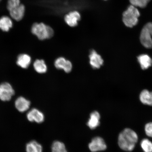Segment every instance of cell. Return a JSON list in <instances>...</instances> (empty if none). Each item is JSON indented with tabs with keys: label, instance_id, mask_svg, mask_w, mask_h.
Segmentation results:
<instances>
[{
	"label": "cell",
	"instance_id": "cell-1",
	"mask_svg": "<svg viewBox=\"0 0 152 152\" xmlns=\"http://www.w3.org/2000/svg\"><path fill=\"white\" fill-rule=\"evenodd\" d=\"M138 140L136 133L132 129L126 128L119 134L118 144L121 149L126 151H131L134 149Z\"/></svg>",
	"mask_w": 152,
	"mask_h": 152
},
{
	"label": "cell",
	"instance_id": "cell-2",
	"mask_svg": "<svg viewBox=\"0 0 152 152\" xmlns=\"http://www.w3.org/2000/svg\"><path fill=\"white\" fill-rule=\"evenodd\" d=\"M31 31L34 35L41 40L50 39L54 34L53 28L43 23H34L32 26Z\"/></svg>",
	"mask_w": 152,
	"mask_h": 152
},
{
	"label": "cell",
	"instance_id": "cell-3",
	"mask_svg": "<svg viewBox=\"0 0 152 152\" xmlns=\"http://www.w3.org/2000/svg\"><path fill=\"white\" fill-rule=\"evenodd\" d=\"M140 15L139 11L137 7L131 5L123 13V23L127 27L132 28L137 24Z\"/></svg>",
	"mask_w": 152,
	"mask_h": 152
},
{
	"label": "cell",
	"instance_id": "cell-4",
	"mask_svg": "<svg viewBox=\"0 0 152 152\" xmlns=\"http://www.w3.org/2000/svg\"><path fill=\"white\" fill-rule=\"evenodd\" d=\"M15 91L8 83L0 84V99L4 102L9 101L15 94Z\"/></svg>",
	"mask_w": 152,
	"mask_h": 152
},
{
	"label": "cell",
	"instance_id": "cell-5",
	"mask_svg": "<svg viewBox=\"0 0 152 152\" xmlns=\"http://www.w3.org/2000/svg\"><path fill=\"white\" fill-rule=\"evenodd\" d=\"M90 151L92 152L104 151L107 148L105 142L101 137H96L93 138L88 145Z\"/></svg>",
	"mask_w": 152,
	"mask_h": 152
},
{
	"label": "cell",
	"instance_id": "cell-6",
	"mask_svg": "<svg viewBox=\"0 0 152 152\" xmlns=\"http://www.w3.org/2000/svg\"><path fill=\"white\" fill-rule=\"evenodd\" d=\"M140 40L142 45L146 48H152V39L149 29L146 25L142 28L140 33Z\"/></svg>",
	"mask_w": 152,
	"mask_h": 152
},
{
	"label": "cell",
	"instance_id": "cell-7",
	"mask_svg": "<svg viewBox=\"0 0 152 152\" xmlns=\"http://www.w3.org/2000/svg\"><path fill=\"white\" fill-rule=\"evenodd\" d=\"M81 15L77 11H72L64 16V20L66 23L71 27H74L77 25L80 20Z\"/></svg>",
	"mask_w": 152,
	"mask_h": 152
},
{
	"label": "cell",
	"instance_id": "cell-8",
	"mask_svg": "<svg viewBox=\"0 0 152 152\" xmlns=\"http://www.w3.org/2000/svg\"><path fill=\"white\" fill-rule=\"evenodd\" d=\"M28 120L30 122L38 123H42L45 119L44 115L42 113L35 108L32 109L26 115Z\"/></svg>",
	"mask_w": 152,
	"mask_h": 152
},
{
	"label": "cell",
	"instance_id": "cell-9",
	"mask_svg": "<svg viewBox=\"0 0 152 152\" xmlns=\"http://www.w3.org/2000/svg\"><path fill=\"white\" fill-rule=\"evenodd\" d=\"M90 64L93 69H97L103 65L104 60L101 56L98 54L96 51L91 50L89 55Z\"/></svg>",
	"mask_w": 152,
	"mask_h": 152
},
{
	"label": "cell",
	"instance_id": "cell-10",
	"mask_svg": "<svg viewBox=\"0 0 152 152\" xmlns=\"http://www.w3.org/2000/svg\"><path fill=\"white\" fill-rule=\"evenodd\" d=\"M54 65L57 69H63L66 73H70L73 67L71 62L63 57L57 58L54 62Z\"/></svg>",
	"mask_w": 152,
	"mask_h": 152
},
{
	"label": "cell",
	"instance_id": "cell-11",
	"mask_svg": "<svg viewBox=\"0 0 152 152\" xmlns=\"http://www.w3.org/2000/svg\"><path fill=\"white\" fill-rule=\"evenodd\" d=\"M26 8L25 6L20 4L9 11L10 16L14 20L19 21L23 18Z\"/></svg>",
	"mask_w": 152,
	"mask_h": 152
},
{
	"label": "cell",
	"instance_id": "cell-12",
	"mask_svg": "<svg viewBox=\"0 0 152 152\" xmlns=\"http://www.w3.org/2000/svg\"><path fill=\"white\" fill-rule=\"evenodd\" d=\"M15 106L16 109L20 113H24L29 109L30 104V101L23 96L19 97L15 101Z\"/></svg>",
	"mask_w": 152,
	"mask_h": 152
},
{
	"label": "cell",
	"instance_id": "cell-13",
	"mask_svg": "<svg viewBox=\"0 0 152 152\" xmlns=\"http://www.w3.org/2000/svg\"><path fill=\"white\" fill-rule=\"evenodd\" d=\"M100 115L97 111H94L91 114L90 118L87 125L91 129H96L100 125Z\"/></svg>",
	"mask_w": 152,
	"mask_h": 152
},
{
	"label": "cell",
	"instance_id": "cell-14",
	"mask_svg": "<svg viewBox=\"0 0 152 152\" xmlns=\"http://www.w3.org/2000/svg\"><path fill=\"white\" fill-rule=\"evenodd\" d=\"M31 62V57L26 54H21L18 57L17 64L20 67L26 69L30 65Z\"/></svg>",
	"mask_w": 152,
	"mask_h": 152
},
{
	"label": "cell",
	"instance_id": "cell-15",
	"mask_svg": "<svg viewBox=\"0 0 152 152\" xmlns=\"http://www.w3.org/2000/svg\"><path fill=\"white\" fill-rule=\"evenodd\" d=\"M138 60L143 70L147 69L152 65V60L148 55L142 54L137 57Z\"/></svg>",
	"mask_w": 152,
	"mask_h": 152
},
{
	"label": "cell",
	"instance_id": "cell-16",
	"mask_svg": "<svg viewBox=\"0 0 152 152\" xmlns=\"http://www.w3.org/2000/svg\"><path fill=\"white\" fill-rule=\"evenodd\" d=\"M12 26V20L9 17L3 16L0 18V29L3 31H8Z\"/></svg>",
	"mask_w": 152,
	"mask_h": 152
},
{
	"label": "cell",
	"instance_id": "cell-17",
	"mask_svg": "<svg viewBox=\"0 0 152 152\" xmlns=\"http://www.w3.org/2000/svg\"><path fill=\"white\" fill-rule=\"evenodd\" d=\"M140 99L142 103L149 106H152V92L145 90L140 93Z\"/></svg>",
	"mask_w": 152,
	"mask_h": 152
},
{
	"label": "cell",
	"instance_id": "cell-18",
	"mask_svg": "<svg viewBox=\"0 0 152 152\" xmlns=\"http://www.w3.org/2000/svg\"><path fill=\"white\" fill-rule=\"evenodd\" d=\"M42 146L35 140H32L26 144V152H42Z\"/></svg>",
	"mask_w": 152,
	"mask_h": 152
},
{
	"label": "cell",
	"instance_id": "cell-19",
	"mask_svg": "<svg viewBox=\"0 0 152 152\" xmlns=\"http://www.w3.org/2000/svg\"><path fill=\"white\" fill-rule=\"evenodd\" d=\"M34 67L38 73L43 74L46 73L47 67L45 61L43 60H37L34 62Z\"/></svg>",
	"mask_w": 152,
	"mask_h": 152
},
{
	"label": "cell",
	"instance_id": "cell-20",
	"mask_svg": "<svg viewBox=\"0 0 152 152\" xmlns=\"http://www.w3.org/2000/svg\"><path fill=\"white\" fill-rule=\"evenodd\" d=\"M52 152H67L65 146L63 142L56 141L52 146Z\"/></svg>",
	"mask_w": 152,
	"mask_h": 152
},
{
	"label": "cell",
	"instance_id": "cell-21",
	"mask_svg": "<svg viewBox=\"0 0 152 152\" xmlns=\"http://www.w3.org/2000/svg\"><path fill=\"white\" fill-rule=\"evenodd\" d=\"M140 145L144 152H152V142L147 139L142 140Z\"/></svg>",
	"mask_w": 152,
	"mask_h": 152
},
{
	"label": "cell",
	"instance_id": "cell-22",
	"mask_svg": "<svg viewBox=\"0 0 152 152\" xmlns=\"http://www.w3.org/2000/svg\"><path fill=\"white\" fill-rule=\"evenodd\" d=\"M151 0H129L131 5L136 7L144 8Z\"/></svg>",
	"mask_w": 152,
	"mask_h": 152
},
{
	"label": "cell",
	"instance_id": "cell-23",
	"mask_svg": "<svg viewBox=\"0 0 152 152\" xmlns=\"http://www.w3.org/2000/svg\"><path fill=\"white\" fill-rule=\"evenodd\" d=\"M20 4V0H8L7 8L9 11Z\"/></svg>",
	"mask_w": 152,
	"mask_h": 152
},
{
	"label": "cell",
	"instance_id": "cell-24",
	"mask_svg": "<svg viewBox=\"0 0 152 152\" xmlns=\"http://www.w3.org/2000/svg\"><path fill=\"white\" fill-rule=\"evenodd\" d=\"M145 131L146 134L148 136L152 137V122L146 124Z\"/></svg>",
	"mask_w": 152,
	"mask_h": 152
},
{
	"label": "cell",
	"instance_id": "cell-25",
	"mask_svg": "<svg viewBox=\"0 0 152 152\" xmlns=\"http://www.w3.org/2000/svg\"><path fill=\"white\" fill-rule=\"evenodd\" d=\"M145 25L146 26H147L148 29H149L152 39V22L148 23L146 24Z\"/></svg>",
	"mask_w": 152,
	"mask_h": 152
},
{
	"label": "cell",
	"instance_id": "cell-26",
	"mask_svg": "<svg viewBox=\"0 0 152 152\" xmlns=\"http://www.w3.org/2000/svg\"><path fill=\"white\" fill-rule=\"evenodd\" d=\"M1 0H0V2H1Z\"/></svg>",
	"mask_w": 152,
	"mask_h": 152
},
{
	"label": "cell",
	"instance_id": "cell-27",
	"mask_svg": "<svg viewBox=\"0 0 152 152\" xmlns=\"http://www.w3.org/2000/svg\"><path fill=\"white\" fill-rule=\"evenodd\" d=\"M104 1H106V0H104Z\"/></svg>",
	"mask_w": 152,
	"mask_h": 152
}]
</instances>
